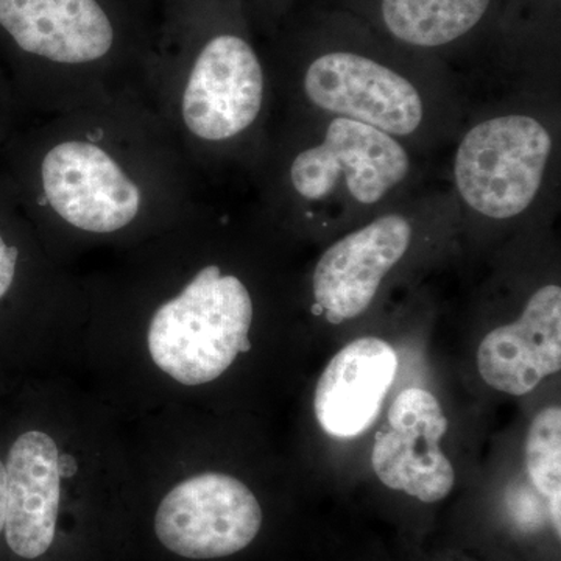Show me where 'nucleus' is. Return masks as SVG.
Instances as JSON below:
<instances>
[{"label": "nucleus", "instance_id": "2eb2a0df", "mask_svg": "<svg viewBox=\"0 0 561 561\" xmlns=\"http://www.w3.org/2000/svg\"><path fill=\"white\" fill-rule=\"evenodd\" d=\"M526 463L535 489L546 497L561 496V409H545L531 421Z\"/></svg>", "mask_w": 561, "mask_h": 561}, {"label": "nucleus", "instance_id": "4468645a", "mask_svg": "<svg viewBox=\"0 0 561 561\" xmlns=\"http://www.w3.org/2000/svg\"><path fill=\"white\" fill-rule=\"evenodd\" d=\"M491 0H382L383 24L409 46L434 49L471 32Z\"/></svg>", "mask_w": 561, "mask_h": 561}, {"label": "nucleus", "instance_id": "7ed1b4c3", "mask_svg": "<svg viewBox=\"0 0 561 561\" xmlns=\"http://www.w3.org/2000/svg\"><path fill=\"white\" fill-rule=\"evenodd\" d=\"M158 0H0V65L24 117L142 92Z\"/></svg>", "mask_w": 561, "mask_h": 561}, {"label": "nucleus", "instance_id": "f3484780", "mask_svg": "<svg viewBox=\"0 0 561 561\" xmlns=\"http://www.w3.org/2000/svg\"><path fill=\"white\" fill-rule=\"evenodd\" d=\"M5 508H7V468H5V459H0V535H3V526H5Z\"/></svg>", "mask_w": 561, "mask_h": 561}, {"label": "nucleus", "instance_id": "1a4fd4ad", "mask_svg": "<svg viewBox=\"0 0 561 561\" xmlns=\"http://www.w3.org/2000/svg\"><path fill=\"white\" fill-rule=\"evenodd\" d=\"M301 91L313 108L397 139L415 135L426 119V103L413 81L354 51H327L313 58L302 72Z\"/></svg>", "mask_w": 561, "mask_h": 561}, {"label": "nucleus", "instance_id": "f257e3e1", "mask_svg": "<svg viewBox=\"0 0 561 561\" xmlns=\"http://www.w3.org/2000/svg\"><path fill=\"white\" fill-rule=\"evenodd\" d=\"M0 176L55 257L119 253L197 208L203 179L140 92L24 117Z\"/></svg>", "mask_w": 561, "mask_h": 561}, {"label": "nucleus", "instance_id": "0eeeda50", "mask_svg": "<svg viewBox=\"0 0 561 561\" xmlns=\"http://www.w3.org/2000/svg\"><path fill=\"white\" fill-rule=\"evenodd\" d=\"M409 173L411 157L400 139L360 122L331 117L323 138L290 158L283 181L298 205L345 203L370 209Z\"/></svg>", "mask_w": 561, "mask_h": 561}, {"label": "nucleus", "instance_id": "dca6fc26", "mask_svg": "<svg viewBox=\"0 0 561 561\" xmlns=\"http://www.w3.org/2000/svg\"><path fill=\"white\" fill-rule=\"evenodd\" d=\"M22 119H24V114H22L13 88L7 79L5 70L0 65V149L10 138L11 133L16 130Z\"/></svg>", "mask_w": 561, "mask_h": 561}, {"label": "nucleus", "instance_id": "423d86ee", "mask_svg": "<svg viewBox=\"0 0 561 561\" xmlns=\"http://www.w3.org/2000/svg\"><path fill=\"white\" fill-rule=\"evenodd\" d=\"M553 150L551 130L531 114L479 122L465 133L454 157L457 194L485 219H515L540 195Z\"/></svg>", "mask_w": 561, "mask_h": 561}, {"label": "nucleus", "instance_id": "20e7f679", "mask_svg": "<svg viewBox=\"0 0 561 561\" xmlns=\"http://www.w3.org/2000/svg\"><path fill=\"white\" fill-rule=\"evenodd\" d=\"M105 401L66 397L50 379V408L14 437L5 457L3 537L14 556L39 560L54 548L62 507L84 483L124 467L128 437Z\"/></svg>", "mask_w": 561, "mask_h": 561}, {"label": "nucleus", "instance_id": "f8f14e48", "mask_svg": "<svg viewBox=\"0 0 561 561\" xmlns=\"http://www.w3.org/2000/svg\"><path fill=\"white\" fill-rule=\"evenodd\" d=\"M483 381L502 393L523 397L561 368V289L535 291L518 320L496 328L478 350Z\"/></svg>", "mask_w": 561, "mask_h": 561}, {"label": "nucleus", "instance_id": "39448f33", "mask_svg": "<svg viewBox=\"0 0 561 561\" xmlns=\"http://www.w3.org/2000/svg\"><path fill=\"white\" fill-rule=\"evenodd\" d=\"M157 448L160 446L154 443ZM161 449V448H160ZM138 470L164 478V493L153 515L162 548L187 560H219L249 548L264 524L254 491L238 476L216 470H184L164 451L130 445Z\"/></svg>", "mask_w": 561, "mask_h": 561}, {"label": "nucleus", "instance_id": "6e6552de", "mask_svg": "<svg viewBox=\"0 0 561 561\" xmlns=\"http://www.w3.org/2000/svg\"><path fill=\"white\" fill-rule=\"evenodd\" d=\"M10 311L80 357L88 300L83 276L41 241L0 176V316Z\"/></svg>", "mask_w": 561, "mask_h": 561}, {"label": "nucleus", "instance_id": "9b49d317", "mask_svg": "<svg viewBox=\"0 0 561 561\" xmlns=\"http://www.w3.org/2000/svg\"><path fill=\"white\" fill-rule=\"evenodd\" d=\"M412 221L404 214H382L332 243L312 276L313 300L332 324L356 319L368 308L383 278L408 253Z\"/></svg>", "mask_w": 561, "mask_h": 561}, {"label": "nucleus", "instance_id": "f03ea898", "mask_svg": "<svg viewBox=\"0 0 561 561\" xmlns=\"http://www.w3.org/2000/svg\"><path fill=\"white\" fill-rule=\"evenodd\" d=\"M232 0H158L144 98L202 179L256 142L268 73Z\"/></svg>", "mask_w": 561, "mask_h": 561}, {"label": "nucleus", "instance_id": "ddd939ff", "mask_svg": "<svg viewBox=\"0 0 561 561\" xmlns=\"http://www.w3.org/2000/svg\"><path fill=\"white\" fill-rule=\"evenodd\" d=\"M397 370V353L381 339H357L339 351L317 382L313 409L321 430L337 438L367 431L381 412Z\"/></svg>", "mask_w": 561, "mask_h": 561}, {"label": "nucleus", "instance_id": "9d476101", "mask_svg": "<svg viewBox=\"0 0 561 561\" xmlns=\"http://www.w3.org/2000/svg\"><path fill=\"white\" fill-rule=\"evenodd\" d=\"M386 431L376 435L371 465L383 485L426 504L451 493L456 472L440 440L448 420L431 391L411 387L391 404Z\"/></svg>", "mask_w": 561, "mask_h": 561}]
</instances>
